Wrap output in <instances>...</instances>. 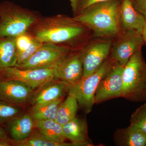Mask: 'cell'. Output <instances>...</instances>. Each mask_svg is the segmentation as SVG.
<instances>
[{
	"label": "cell",
	"instance_id": "ba28073f",
	"mask_svg": "<svg viewBox=\"0 0 146 146\" xmlns=\"http://www.w3.org/2000/svg\"><path fill=\"white\" fill-rule=\"evenodd\" d=\"M0 79L22 82L33 89L56 79L53 68L21 69L13 67L0 70Z\"/></svg>",
	"mask_w": 146,
	"mask_h": 146
},
{
	"label": "cell",
	"instance_id": "f1b7e54d",
	"mask_svg": "<svg viewBox=\"0 0 146 146\" xmlns=\"http://www.w3.org/2000/svg\"><path fill=\"white\" fill-rule=\"evenodd\" d=\"M9 139L7 135L5 130L0 125V140H9Z\"/></svg>",
	"mask_w": 146,
	"mask_h": 146
},
{
	"label": "cell",
	"instance_id": "5bb4252c",
	"mask_svg": "<svg viewBox=\"0 0 146 146\" xmlns=\"http://www.w3.org/2000/svg\"><path fill=\"white\" fill-rule=\"evenodd\" d=\"M145 18L134 8L131 0H122L120 9V31L134 30L142 32Z\"/></svg>",
	"mask_w": 146,
	"mask_h": 146
},
{
	"label": "cell",
	"instance_id": "2e32d148",
	"mask_svg": "<svg viewBox=\"0 0 146 146\" xmlns=\"http://www.w3.org/2000/svg\"><path fill=\"white\" fill-rule=\"evenodd\" d=\"M34 128V121L29 113L17 116L9 121L7 125L10 139L15 141L27 138Z\"/></svg>",
	"mask_w": 146,
	"mask_h": 146
},
{
	"label": "cell",
	"instance_id": "4316f807",
	"mask_svg": "<svg viewBox=\"0 0 146 146\" xmlns=\"http://www.w3.org/2000/svg\"><path fill=\"white\" fill-rule=\"evenodd\" d=\"M33 39L31 34L25 33L17 36L16 38L17 56L23 53L28 48Z\"/></svg>",
	"mask_w": 146,
	"mask_h": 146
},
{
	"label": "cell",
	"instance_id": "30bf717a",
	"mask_svg": "<svg viewBox=\"0 0 146 146\" xmlns=\"http://www.w3.org/2000/svg\"><path fill=\"white\" fill-rule=\"evenodd\" d=\"M123 66L114 63L112 68L100 82L95 96V103L122 97Z\"/></svg>",
	"mask_w": 146,
	"mask_h": 146
},
{
	"label": "cell",
	"instance_id": "3957f363",
	"mask_svg": "<svg viewBox=\"0 0 146 146\" xmlns=\"http://www.w3.org/2000/svg\"><path fill=\"white\" fill-rule=\"evenodd\" d=\"M122 98L129 101H146V63L142 51L130 58L123 72Z\"/></svg>",
	"mask_w": 146,
	"mask_h": 146
},
{
	"label": "cell",
	"instance_id": "e0dca14e",
	"mask_svg": "<svg viewBox=\"0 0 146 146\" xmlns=\"http://www.w3.org/2000/svg\"><path fill=\"white\" fill-rule=\"evenodd\" d=\"M113 139L116 145L146 146V133L130 125L125 128L118 129Z\"/></svg>",
	"mask_w": 146,
	"mask_h": 146
},
{
	"label": "cell",
	"instance_id": "8992f818",
	"mask_svg": "<svg viewBox=\"0 0 146 146\" xmlns=\"http://www.w3.org/2000/svg\"><path fill=\"white\" fill-rule=\"evenodd\" d=\"M145 45L141 33L134 30L120 31L113 38L109 57L113 63L124 67L131 57Z\"/></svg>",
	"mask_w": 146,
	"mask_h": 146
},
{
	"label": "cell",
	"instance_id": "9c48e42d",
	"mask_svg": "<svg viewBox=\"0 0 146 146\" xmlns=\"http://www.w3.org/2000/svg\"><path fill=\"white\" fill-rule=\"evenodd\" d=\"M71 52L63 46L44 43L34 54L16 67L21 69L52 68Z\"/></svg>",
	"mask_w": 146,
	"mask_h": 146
},
{
	"label": "cell",
	"instance_id": "7a4b0ae2",
	"mask_svg": "<svg viewBox=\"0 0 146 146\" xmlns=\"http://www.w3.org/2000/svg\"><path fill=\"white\" fill-rule=\"evenodd\" d=\"M122 1L106 0L97 3L74 18L91 31L94 38L113 39L120 32L119 14Z\"/></svg>",
	"mask_w": 146,
	"mask_h": 146
},
{
	"label": "cell",
	"instance_id": "4fadbf2b",
	"mask_svg": "<svg viewBox=\"0 0 146 146\" xmlns=\"http://www.w3.org/2000/svg\"><path fill=\"white\" fill-rule=\"evenodd\" d=\"M72 86L65 82L54 79L44 84L33 91L30 100L32 105L54 101L63 98Z\"/></svg>",
	"mask_w": 146,
	"mask_h": 146
},
{
	"label": "cell",
	"instance_id": "7c38bea8",
	"mask_svg": "<svg viewBox=\"0 0 146 146\" xmlns=\"http://www.w3.org/2000/svg\"><path fill=\"white\" fill-rule=\"evenodd\" d=\"M34 89L13 80L0 79V100L17 106L30 102Z\"/></svg>",
	"mask_w": 146,
	"mask_h": 146
},
{
	"label": "cell",
	"instance_id": "484cf974",
	"mask_svg": "<svg viewBox=\"0 0 146 146\" xmlns=\"http://www.w3.org/2000/svg\"><path fill=\"white\" fill-rule=\"evenodd\" d=\"M43 44L39 40L33 37L32 42L28 48L23 53L17 56V65L21 64L34 54Z\"/></svg>",
	"mask_w": 146,
	"mask_h": 146
},
{
	"label": "cell",
	"instance_id": "44dd1931",
	"mask_svg": "<svg viewBox=\"0 0 146 146\" xmlns=\"http://www.w3.org/2000/svg\"><path fill=\"white\" fill-rule=\"evenodd\" d=\"M63 98L45 103L32 105L29 114L35 122L38 121L56 119L58 109Z\"/></svg>",
	"mask_w": 146,
	"mask_h": 146
},
{
	"label": "cell",
	"instance_id": "8fae6325",
	"mask_svg": "<svg viewBox=\"0 0 146 146\" xmlns=\"http://www.w3.org/2000/svg\"><path fill=\"white\" fill-rule=\"evenodd\" d=\"M53 68L56 79L74 86L82 78L83 75L80 50L71 52Z\"/></svg>",
	"mask_w": 146,
	"mask_h": 146
},
{
	"label": "cell",
	"instance_id": "d4e9b609",
	"mask_svg": "<svg viewBox=\"0 0 146 146\" xmlns=\"http://www.w3.org/2000/svg\"><path fill=\"white\" fill-rule=\"evenodd\" d=\"M106 0H70L73 17H75L91 6Z\"/></svg>",
	"mask_w": 146,
	"mask_h": 146
},
{
	"label": "cell",
	"instance_id": "7402d4cb",
	"mask_svg": "<svg viewBox=\"0 0 146 146\" xmlns=\"http://www.w3.org/2000/svg\"><path fill=\"white\" fill-rule=\"evenodd\" d=\"M12 146H72L74 144H60L51 141L34 129L33 131L25 139L21 141H15L9 138Z\"/></svg>",
	"mask_w": 146,
	"mask_h": 146
},
{
	"label": "cell",
	"instance_id": "4dcf8cb0",
	"mask_svg": "<svg viewBox=\"0 0 146 146\" xmlns=\"http://www.w3.org/2000/svg\"><path fill=\"white\" fill-rule=\"evenodd\" d=\"M12 146L11 143L9 139V140H0V146Z\"/></svg>",
	"mask_w": 146,
	"mask_h": 146
},
{
	"label": "cell",
	"instance_id": "ac0fdd59",
	"mask_svg": "<svg viewBox=\"0 0 146 146\" xmlns=\"http://www.w3.org/2000/svg\"><path fill=\"white\" fill-rule=\"evenodd\" d=\"M35 129L51 141L65 143L67 138L63 132L62 125L55 120H47L35 122Z\"/></svg>",
	"mask_w": 146,
	"mask_h": 146
},
{
	"label": "cell",
	"instance_id": "cb8c5ba5",
	"mask_svg": "<svg viewBox=\"0 0 146 146\" xmlns=\"http://www.w3.org/2000/svg\"><path fill=\"white\" fill-rule=\"evenodd\" d=\"M130 125L146 133V102L138 107L132 114Z\"/></svg>",
	"mask_w": 146,
	"mask_h": 146
},
{
	"label": "cell",
	"instance_id": "603a6c76",
	"mask_svg": "<svg viewBox=\"0 0 146 146\" xmlns=\"http://www.w3.org/2000/svg\"><path fill=\"white\" fill-rule=\"evenodd\" d=\"M22 109L19 106L0 100V124L9 121L21 115Z\"/></svg>",
	"mask_w": 146,
	"mask_h": 146
},
{
	"label": "cell",
	"instance_id": "5b68a950",
	"mask_svg": "<svg viewBox=\"0 0 146 146\" xmlns=\"http://www.w3.org/2000/svg\"><path fill=\"white\" fill-rule=\"evenodd\" d=\"M109 56L98 69L91 75L82 78L74 86L79 106L86 113L91 112L95 103V96L100 82L114 64Z\"/></svg>",
	"mask_w": 146,
	"mask_h": 146
},
{
	"label": "cell",
	"instance_id": "83f0119b",
	"mask_svg": "<svg viewBox=\"0 0 146 146\" xmlns=\"http://www.w3.org/2000/svg\"><path fill=\"white\" fill-rule=\"evenodd\" d=\"M133 7L146 18V0H131Z\"/></svg>",
	"mask_w": 146,
	"mask_h": 146
},
{
	"label": "cell",
	"instance_id": "277c9868",
	"mask_svg": "<svg viewBox=\"0 0 146 146\" xmlns=\"http://www.w3.org/2000/svg\"><path fill=\"white\" fill-rule=\"evenodd\" d=\"M0 38L27 33L38 18L31 11L9 2L0 4Z\"/></svg>",
	"mask_w": 146,
	"mask_h": 146
},
{
	"label": "cell",
	"instance_id": "6da1fadb",
	"mask_svg": "<svg viewBox=\"0 0 146 146\" xmlns=\"http://www.w3.org/2000/svg\"><path fill=\"white\" fill-rule=\"evenodd\" d=\"M33 37L42 43L79 50L93 38L91 30L74 17L64 15L38 18L31 28Z\"/></svg>",
	"mask_w": 146,
	"mask_h": 146
},
{
	"label": "cell",
	"instance_id": "52a82bcc",
	"mask_svg": "<svg viewBox=\"0 0 146 146\" xmlns=\"http://www.w3.org/2000/svg\"><path fill=\"white\" fill-rule=\"evenodd\" d=\"M112 40L93 37L80 50L83 67L82 78L96 72L109 57Z\"/></svg>",
	"mask_w": 146,
	"mask_h": 146
},
{
	"label": "cell",
	"instance_id": "d6986e66",
	"mask_svg": "<svg viewBox=\"0 0 146 146\" xmlns=\"http://www.w3.org/2000/svg\"><path fill=\"white\" fill-rule=\"evenodd\" d=\"M17 64L16 38H0V70L16 67Z\"/></svg>",
	"mask_w": 146,
	"mask_h": 146
},
{
	"label": "cell",
	"instance_id": "9a60e30c",
	"mask_svg": "<svg viewBox=\"0 0 146 146\" xmlns=\"http://www.w3.org/2000/svg\"><path fill=\"white\" fill-rule=\"evenodd\" d=\"M62 127L65 137L75 146H91L89 142L87 122L84 119L76 117L63 125Z\"/></svg>",
	"mask_w": 146,
	"mask_h": 146
},
{
	"label": "cell",
	"instance_id": "ffe728a7",
	"mask_svg": "<svg viewBox=\"0 0 146 146\" xmlns=\"http://www.w3.org/2000/svg\"><path fill=\"white\" fill-rule=\"evenodd\" d=\"M78 106L75 93L72 86L68 97L59 105L56 121L62 125L70 121L76 117Z\"/></svg>",
	"mask_w": 146,
	"mask_h": 146
},
{
	"label": "cell",
	"instance_id": "f546056e",
	"mask_svg": "<svg viewBox=\"0 0 146 146\" xmlns=\"http://www.w3.org/2000/svg\"><path fill=\"white\" fill-rule=\"evenodd\" d=\"M141 35H142V37L143 39L145 45L146 46V18L143 27L142 32H141Z\"/></svg>",
	"mask_w": 146,
	"mask_h": 146
}]
</instances>
